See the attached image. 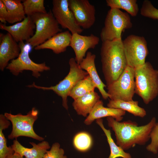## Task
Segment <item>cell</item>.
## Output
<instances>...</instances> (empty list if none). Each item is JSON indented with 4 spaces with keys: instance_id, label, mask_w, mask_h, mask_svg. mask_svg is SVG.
Wrapping results in <instances>:
<instances>
[{
    "instance_id": "cell-27",
    "label": "cell",
    "mask_w": 158,
    "mask_h": 158,
    "mask_svg": "<svg viewBox=\"0 0 158 158\" xmlns=\"http://www.w3.org/2000/svg\"><path fill=\"white\" fill-rule=\"evenodd\" d=\"M25 12L27 16H31L36 13H45L44 0H23Z\"/></svg>"
},
{
    "instance_id": "cell-3",
    "label": "cell",
    "mask_w": 158,
    "mask_h": 158,
    "mask_svg": "<svg viewBox=\"0 0 158 158\" xmlns=\"http://www.w3.org/2000/svg\"><path fill=\"white\" fill-rule=\"evenodd\" d=\"M135 93L148 104L158 95V70L149 62L135 68Z\"/></svg>"
},
{
    "instance_id": "cell-6",
    "label": "cell",
    "mask_w": 158,
    "mask_h": 158,
    "mask_svg": "<svg viewBox=\"0 0 158 158\" xmlns=\"http://www.w3.org/2000/svg\"><path fill=\"white\" fill-rule=\"evenodd\" d=\"M30 17L35 24V31L33 36L25 43L32 48L62 31L51 10L45 13H35Z\"/></svg>"
},
{
    "instance_id": "cell-13",
    "label": "cell",
    "mask_w": 158,
    "mask_h": 158,
    "mask_svg": "<svg viewBox=\"0 0 158 158\" xmlns=\"http://www.w3.org/2000/svg\"><path fill=\"white\" fill-rule=\"evenodd\" d=\"M21 49L19 44L7 32L0 34V70L2 71L9 63L20 55Z\"/></svg>"
},
{
    "instance_id": "cell-2",
    "label": "cell",
    "mask_w": 158,
    "mask_h": 158,
    "mask_svg": "<svg viewBox=\"0 0 158 158\" xmlns=\"http://www.w3.org/2000/svg\"><path fill=\"white\" fill-rule=\"evenodd\" d=\"M102 69L107 86L116 80L128 66L123 40L102 42L100 49Z\"/></svg>"
},
{
    "instance_id": "cell-21",
    "label": "cell",
    "mask_w": 158,
    "mask_h": 158,
    "mask_svg": "<svg viewBox=\"0 0 158 158\" xmlns=\"http://www.w3.org/2000/svg\"><path fill=\"white\" fill-rule=\"evenodd\" d=\"M107 106L109 108L127 111L136 116L143 118L147 114L145 109L138 105V102L133 100L125 101L110 99Z\"/></svg>"
},
{
    "instance_id": "cell-24",
    "label": "cell",
    "mask_w": 158,
    "mask_h": 158,
    "mask_svg": "<svg viewBox=\"0 0 158 158\" xmlns=\"http://www.w3.org/2000/svg\"><path fill=\"white\" fill-rule=\"evenodd\" d=\"M95 85L89 75L80 80L69 93L70 96L75 100L90 92L94 91Z\"/></svg>"
},
{
    "instance_id": "cell-31",
    "label": "cell",
    "mask_w": 158,
    "mask_h": 158,
    "mask_svg": "<svg viewBox=\"0 0 158 158\" xmlns=\"http://www.w3.org/2000/svg\"><path fill=\"white\" fill-rule=\"evenodd\" d=\"M60 146L58 142L53 144L50 150L47 151L43 158H67L64 155V150L60 148Z\"/></svg>"
},
{
    "instance_id": "cell-4",
    "label": "cell",
    "mask_w": 158,
    "mask_h": 158,
    "mask_svg": "<svg viewBox=\"0 0 158 158\" xmlns=\"http://www.w3.org/2000/svg\"><path fill=\"white\" fill-rule=\"evenodd\" d=\"M69 71L68 75L56 85L49 87L41 86L36 85L34 82L27 86L34 87L44 90H51L62 99L63 106L66 110L68 109V97L71 91L76 85L81 80L88 74L83 69L80 64L76 61L75 58L72 57L69 60Z\"/></svg>"
},
{
    "instance_id": "cell-33",
    "label": "cell",
    "mask_w": 158,
    "mask_h": 158,
    "mask_svg": "<svg viewBox=\"0 0 158 158\" xmlns=\"http://www.w3.org/2000/svg\"><path fill=\"white\" fill-rule=\"evenodd\" d=\"M7 158H24L23 157L21 156L20 154L16 152L9 155Z\"/></svg>"
},
{
    "instance_id": "cell-19",
    "label": "cell",
    "mask_w": 158,
    "mask_h": 158,
    "mask_svg": "<svg viewBox=\"0 0 158 158\" xmlns=\"http://www.w3.org/2000/svg\"><path fill=\"white\" fill-rule=\"evenodd\" d=\"M32 147L29 148L23 146L16 139L13 141L11 147L14 152L18 153L25 158H43L44 154L50 147L48 142L42 141L36 144L34 142H30Z\"/></svg>"
},
{
    "instance_id": "cell-18",
    "label": "cell",
    "mask_w": 158,
    "mask_h": 158,
    "mask_svg": "<svg viewBox=\"0 0 158 158\" xmlns=\"http://www.w3.org/2000/svg\"><path fill=\"white\" fill-rule=\"evenodd\" d=\"M95 55L88 51L79 64L81 68L88 73L103 98L106 100L109 98V95L104 89L106 85L102 82L97 72L95 63Z\"/></svg>"
},
{
    "instance_id": "cell-7",
    "label": "cell",
    "mask_w": 158,
    "mask_h": 158,
    "mask_svg": "<svg viewBox=\"0 0 158 158\" xmlns=\"http://www.w3.org/2000/svg\"><path fill=\"white\" fill-rule=\"evenodd\" d=\"M38 112L33 107L26 115L21 114L16 115L6 112L4 115L11 121L12 125V131L8 136L9 139H13L19 136L32 138L39 141H43L44 138L37 135L34 131L33 126L38 118Z\"/></svg>"
},
{
    "instance_id": "cell-17",
    "label": "cell",
    "mask_w": 158,
    "mask_h": 158,
    "mask_svg": "<svg viewBox=\"0 0 158 158\" xmlns=\"http://www.w3.org/2000/svg\"><path fill=\"white\" fill-rule=\"evenodd\" d=\"M72 35L68 30L58 33L43 43L35 47L34 49H50L56 54L63 52L70 46Z\"/></svg>"
},
{
    "instance_id": "cell-11",
    "label": "cell",
    "mask_w": 158,
    "mask_h": 158,
    "mask_svg": "<svg viewBox=\"0 0 158 158\" xmlns=\"http://www.w3.org/2000/svg\"><path fill=\"white\" fill-rule=\"evenodd\" d=\"M52 3L51 11L59 24L62 28L68 29L72 34H80L83 30L77 24L69 8L68 0H53Z\"/></svg>"
},
{
    "instance_id": "cell-28",
    "label": "cell",
    "mask_w": 158,
    "mask_h": 158,
    "mask_svg": "<svg viewBox=\"0 0 158 158\" xmlns=\"http://www.w3.org/2000/svg\"><path fill=\"white\" fill-rule=\"evenodd\" d=\"M92 139L88 133L82 132L78 133L74 136L73 144L77 150L82 152L88 150L92 144Z\"/></svg>"
},
{
    "instance_id": "cell-29",
    "label": "cell",
    "mask_w": 158,
    "mask_h": 158,
    "mask_svg": "<svg viewBox=\"0 0 158 158\" xmlns=\"http://www.w3.org/2000/svg\"><path fill=\"white\" fill-rule=\"evenodd\" d=\"M140 14L143 16L158 20V9L155 8L151 1H144L140 9Z\"/></svg>"
},
{
    "instance_id": "cell-23",
    "label": "cell",
    "mask_w": 158,
    "mask_h": 158,
    "mask_svg": "<svg viewBox=\"0 0 158 158\" xmlns=\"http://www.w3.org/2000/svg\"><path fill=\"white\" fill-rule=\"evenodd\" d=\"M96 122L103 130L107 137L110 149V154L108 158H131L130 154L125 152L121 147L115 142L111 137L110 130L106 129L104 127L102 119L96 120Z\"/></svg>"
},
{
    "instance_id": "cell-14",
    "label": "cell",
    "mask_w": 158,
    "mask_h": 158,
    "mask_svg": "<svg viewBox=\"0 0 158 158\" xmlns=\"http://www.w3.org/2000/svg\"><path fill=\"white\" fill-rule=\"evenodd\" d=\"M35 25L31 17L27 16L22 21L9 26L1 23L0 29L10 33L17 42H26L35 34Z\"/></svg>"
},
{
    "instance_id": "cell-5",
    "label": "cell",
    "mask_w": 158,
    "mask_h": 158,
    "mask_svg": "<svg viewBox=\"0 0 158 158\" xmlns=\"http://www.w3.org/2000/svg\"><path fill=\"white\" fill-rule=\"evenodd\" d=\"M132 27L130 17L128 13L119 9L110 8L107 12L104 26L100 33L101 40L103 42L122 39V32Z\"/></svg>"
},
{
    "instance_id": "cell-20",
    "label": "cell",
    "mask_w": 158,
    "mask_h": 158,
    "mask_svg": "<svg viewBox=\"0 0 158 158\" xmlns=\"http://www.w3.org/2000/svg\"><path fill=\"white\" fill-rule=\"evenodd\" d=\"M100 98L97 92H92L74 100L72 106L78 115L87 117Z\"/></svg>"
},
{
    "instance_id": "cell-16",
    "label": "cell",
    "mask_w": 158,
    "mask_h": 158,
    "mask_svg": "<svg viewBox=\"0 0 158 158\" xmlns=\"http://www.w3.org/2000/svg\"><path fill=\"white\" fill-rule=\"evenodd\" d=\"M125 114L126 111L121 109L104 107L103 101L100 100L95 104L84 122L85 125H89L95 120L109 117L120 122Z\"/></svg>"
},
{
    "instance_id": "cell-30",
    "label": "cell",
    "mask_w": 158,
    "mask_h": 158,
    "mask_svg": "<svg viewBox=\"0 0 158 158\" xmlns=\"http://www.w3.org/2000/svg\"><path fill=\"white\" fill-rule=\"evenodd\" d=\"M151 141L147 146V150L156 154L158 152V123L156 122L153 127L150 135Z\"/></svg>"
},
{
    "instance_id": "cell-9",
    "label": "cell",
    "mask_w": 158,
    "mask_h": 158,
    "mask_svg": "<svg viewBox=\"0 0 158 158\" xmlns=\"http://www.w3.org/2000/svg\"><path fill=\"white\" fill-rule=\"evenodd\" d=\"M135 68L127 66L119 77L107 86L111 100H133L135 93Z\"/></svg>"
},
{
    "instance_id": "cell-12",
    "label": "cell",
    "mask_w": 158,
    "mask_h": 158,
    "mask_svg": "<svg viewBox=\"0 0 158 158\" xmlns=\"http://www.w3.org/2000/svg\"><path fill=\"white\" fill-rule=\"evenodd\" d=\"M68 6L78 25L81 28H90L95 21V6L88 0H68Z\"/></svg>"
},
{
    "instance_id": "cell-32",
    "label": "cell",
    "mask_w": 158,
    "mask_h": 158,
    "mask_svg": "<svg viewBox=\"0 0 158 158\" xmlns=\"http://www.w3.org/2000/svg\"><path fill=\"white\" fill-rule=\"evenodd\" d=\"M8 17V13L6 7L1 0H0V21L4 24L6 23Z\"/></svg>"
},
{
    "instance_id": "cell-22",
    "label": "cell",
    "mask_w": 158,
    "mask_h": 158,
    "mask_svg": "<svg viewBox=\"0 0 158 158\" xmlns=\"http://www.w3.org/2000/svg\"><path fill=\"white\" fill-rule=\"evenodd\" d=\"M5 5L8 13L7 22L13 24L22 21L26 16L22 1L1 0Z\"/></svg>"
},
{
    "instance_id": "cell-26",
    "label": "cell",
    "mask_w": 158,
    "mask_h": 158,
    "mask_svg": "<svg viewBox=\"0 0 158 158\" xmlns=\"http://www.w3.org/2000/svg\"><path fill=\"white\" fill-rule=\"evenodd\" d=\"M10 123L4 115H0V158H7L15 152L11 146L7 147L6 140L3 130L7 128Z\"/></svg>"
},
{
    "instance_id": "cell-10",
    "label": "cell",
    "mask_w": 158,
    "mask_h": 158,
    "mask_svg": "<svg viewBox=\"0 0 158 158\" xmlns=\"http://www.w3.org/2000/svg\"><path fill=\"white\" fill-rule=\"evenodd\" d=\"M123 44L128 66L135 68L145 63L149 51L144 37L131 35L123 41Z\"/></svg>"
},
{
    "instance_id": "cell-15",
    "label": "cell",
    "mask_w": 158,
    "mask_h": 158,
    "mask_svg": "<svg viewBox=\"0 0 158 158\" xmlns=\"http://www.w3.org/2000/svg\"><path fill=\"white\" fill-rule=\"evenodd\" d=\"M99 41V38L92 34L89 36L78 33L72 34L70 46L75 52L76 62L80 64L85 58L87 50L94 49Z\"/></svg>"
},
{
    "instance_id": "cell-8",
    "label": "cell",
    "mask_w": 158,
    "mask_h": 158,
    "mask_svg": "<svg viewBox=\"0 0 158 158\" xmlns=\"http://www.w3.org/2000/svg\"><path fill=\"white\" fill-rule=\"evenodd\" d=\"M21 51L17 58L10 61L6 68L12 74L18 75L24 71H30L32 72V76L38 78L41 76V73L50 70L49 66L45 62L37 63L30 58L29 54L32 48L28 44L24 42H19Z\"/></svg>"
},
{
    "instance_id": "cell-25",
    "label": "cell",
    "mask_w": 158,
    "mask_h": 158,
    "mask_svg": "<svg viewBox=\"0 0 158 158\" xmlns=\"http://www.w3.org/2000/svg\"><path fill=\"white\" fill-rule=\"evenodd\" d=\"M136 0H107L108 6L111 8L121 9L133 17L136 16L139 9Z\"/></svg>"
},
{
    "instance_id": "cell-1",
    "label": "cell",
    "mask_w": 158,
    "mask_h": 158,
    "mask_svg": "<svg viewBox=\"0 0 158 158\" xmlns=\"http://www.w3.org/2000/svg\"><path fill=\"white\" fill-rule=\"evenodd\" d=\"M107 120L109 126L115 133L117 145L124 150L137 144L145 145L150 138L151 132L157 122L154 117L148 123L140 126L130 121L120 122L111 117H107Z\"/></svg>"
}]
</instances>
